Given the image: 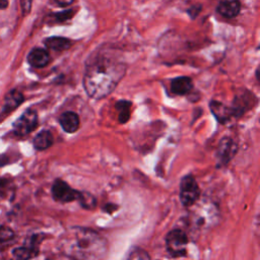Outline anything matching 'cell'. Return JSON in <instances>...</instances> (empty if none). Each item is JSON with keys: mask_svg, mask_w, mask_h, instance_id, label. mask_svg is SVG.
Wrapping results in <instances>:
<instances>
[{"mask_svg": "<svg viewBox=\"0 0 260 260\" xmlns=\"http://www.w3.org/2000/svg\"><path fill=\"white\" fill-rule=\"evenodd\" d=\"M210 109L213 112V114L217 117L219 121L223 123V121L229 120L231 116H235V112L233 109H230L222 104L216 103V102H211L210 103Z\"/></svg>", "mask_w": 260, "mask_h": 260, "instance_id": "15", "label": "cell"}, {"mask_svg": "<svg viewBox=\"0 0 260 260\" xmlns=\"http://www.w3.org/2000/svg\"><path fill=\"white\" fill-rule=\"evenodd\" d=\"M12 254L16 259H29L38 254V249L34 245L29 247H19L14 249Z\"/></svg>", "mask_w": 260, "mask_h": 260, "instance_id": "17", "label": "cell"}, {"mask_svg": "<svg viewBox=\"0 0 260 260\" xmlns=\"http://www.w3.org/2000/svg\"><path fill=\"white\" fill-rule=\"evenodd\" d=\"M13 238V232L7 226L0 225V242H6Z\"/></svg>", "mask_w": 260, "mask_h": 260, "instance_id": "21", "label": "cell"}, {"mask_svg": "<svg viewBox=\"0 0 260 260\" xmlns=\"http://www.w3.org/2000/svg\"><path fill=\"white\" fill-rule=\"evenodd\" d=\"M128 258L129 259H149V255L144 250L140 248H136L130 252Z\"/></svg>", "mask_w": 260, "mask_h": 260, "instance_id": "20", "label": "cell"}, {"mask_svg": "<svg viewBox=\"0 0 260 260\" xmlns=\"http://www.w3.org/2000/svg\"><path fill=\"white\" fill-rule=\"evenodd\" d=\"M27 62L32 67L42 68L50 62V55L45 49L34 48L27 55Z\"/></svg>", "mask_w": 260, "mask_h": 260, "instance_id": "9", "label": "cell"}, {"mask_svg": "<svg viewBox=\"0 0 260 260\" xmlns=\"http://www.w3.org/2000/svg\"><path fill=\"white\" fill-rule=\"evenodd\" d=\"M81 192L72 189L66 182L57 179L52 186V196L58 202H71L78 200Z\"/></svg>", "mask_w": 260, "mask_h": 260, "instance_id": "6", "label": "cell"}, {"mask_svg": "<svg viewBox=\"0 0 260 260\" xmlns=\"http://www.w3.org/2000/svg\"><path fill=\"white\" fill-rule=\"evenodd\" d=\"M23 100L24 98L20 91L16 89H12L11 91H9L8 94L5 96L4 107L0 114V118H2L3 116H7L11 111L15 110L23 102Z\"/></svg>", "mask_w": 260, "mask_h": 260, "instance_id": "8", "label": "cell"}, {"mask_svg": "<svg viewBox=\"0 0 260 260\" xmlns=\"http://www.w3.org/2000/svg\"><path fill=\"white\" fill-rule=\"evenodd\" d=\"M8 184H9L8 180L0 179V194H3L6 192V190L8 188Z\"/></svg>", "mask_w": 260, "mask_h": 260, "instance_id": "24", "label": "cell"}, {"mask_svg": "<svg viewBox=\"0 0 260 260\" xmlns=\"http://www.w3.org/2000/svg\"><path fill=\"white\" fill-rule=\"evenodd\" d=\"M237 151V145L236 143L230 139V138H224L220 141L218 145V157L220 162H228L236 153Z\"/></svg>", "mask_w": 260, "mask_h": 260, "instance_id": "11", "label": "cell"}, {"mask_svg": "<svg viewBox=\"0 0 260 260\" xmlns=\"http://www.w3.org/2000/svg\"><path fill=\"white\" fill-rule=\"evenodd\" d=\"M19 3H20L22 13L23 14H28L30 12V9H31L32 0H19Z\"/></svg>", "mask_w": 260, "mask_h": 260, "instance_id": "22", "label": "cell"}, {"mask_svg": "<svg viewBox=\"0 0 260 260\" xmlns=\"http://www.w3.org/2000/svg\"><path fill=\"white\" fill-rule=\"evenodd\" d=\"M44 44L51 50L65 51L71 47L72 42L64 37H50L44 40Z\"/></svg>", "mask_w": 260, "mask_h": 260, "instance_id": "13", "label": "cell"}, {"mask_svg": "<svg viewBox=\"0 0 260 260\" xmlns=\"http://www.w3.org/2000/svg\"><path fill=\"white\" fill-rule=\"evenodd\" d=\"M125 72V63L113 52L106 49L96 51L86 64L83 76L85 92L96 100L109 95L123 78Z\"/></svg>", "mask_w": 260, "mask_h": 260, "instance_id": "1", "label": "cell"}, {"mask_svg": "<svg viewBox=\"0 0 260 260\" xmlns=\"http://www.w3.org/2000/svg\"><path fill=\"white\" fill-rule=\"evenodd\" d=\"M187 235L179 229L171 231L166 237V247L173 257H182L187 253Z\"/></svg>", "mask_w": 260, "mask_h": 260, "instance_id": "3", "label": "cell"}, {"mask_svg": "<svg viewBox=\"0 0 260 260\" xmlns=\"http://www.w3.org/2000/svg\"><path fill=\"white\" fill-rule=\"evenodd\" d=\"M8 6V0H0V9H5Z\"/></svg>", "mask_w": 260, "mask_h": 260, "instance_id": "26", "label": "cell"}, {"mask_svg": "<svg viewBox=\"0 0 260 260\" xmlns=\"http://www.w3.org/2000/svg\"><path fill=\"white\" fill-rule=\"evenodd\" d=\"M193 87L192 79L188 76L176 77L171 81V90L175 94L183 95L188 93Z\"/></svg>", "mask_w": 260, "mask_h": 260, "instance_id": "12", "label": "cell"}, {"mask_svg": "<svg viewBox=\"0 0 260 260\" xmlns=\"http://www.w3.org/2000/svg\"><path fill=\"white\" fill-rule=\"evenodd\" d=\"M130 106L131 104L127 101H119L116 104V109L119 112V122L126 123L130 118Z\"/></svg>", "mask_w": 260, "mask_h": 260, "instance_id": "18", "label": "cell"}, {"mask_svg": "<svg viewBox=\"0 0 260 260\" xmlns=\"http://www.w3.org/2000/svg\"><path fill=\"white\" fill-rule=\"evenodd\" d=\"M59 123L67 133H73L79 128V117L74 112H65L59 117Z\"/></svg>", "mask_w": 260, "mask_h": 260, "instance_id": "10", "label": "cell"}, {"mask_svg": "<svg viewBox=\"0 0 260 260\" xmlns=\"http://www.w3.org/2000/svg\"><path fill=\"white\" fill-rule=\"evenodd\" d=\"M240 0H220L216 6V12L224 18H234L241 11Z\"/></svg>", "mask_w": 260, "mask_h": 260, "instance_id": "7", "label": "cell"}, {"mask_svg": "<svg viewBox=\"0 0 260 260\" xmlns=\"http://www.w3.org/2000/svg\"><path fill=\"white\" fill-rule=\"evenodd\" d=\"M9 159L6 154H0V167H3L4 165L8 164Z\"/></svg>", "mask_w": 260, "mask_h": 260, "instance_id": "25", "label": "cell"}, {"mask_svg": "<svg viewBox=\"0 0 260 260\" xmlns=\"http://www.w3.org/2000/svg\"><path fill=\"white\" fill-rule=\"evenodd\" d=\"M38 126V115L34 110H26L13 124V131L17 136L29 134Z\"/></svg>", "mask_w": 260, "mask_h": 260, "instance_id": "5", "label": "cell"}, {"mask_svg": "<svg viewBox=\"0 0 260 260\" xmlns=\"http://www.w3.org/2000/svg\"><path fill=\"white\" fill-rule=\"evenodd\" d=\"M78 201L80 202L81 206L83 208H86V209H91V208H93L95 206V200H94L93 196L91 194H89V193L81 192Z\"/></svg>", "mask_w": 260, "mask_h": 260, "instance_id": "19", "label": "cell"}, {"mask_svg": "<svg viewBox=\"0 0 260 260\" xmlns=\"http://www.w3.org/2000/svg\"><path fill=\"white\" fill-rule=\"evenodd\" d=\"M200 196V189L192 175L184 176L180 183V200L184 206H192Z\"/></svg>", "mask_w": 260, "mask_h": 260, "instance_id": "4", "label": "cell"}, {"mask_svg": "<svg viewBox=\"0 0 260 260\" xmlns=\"http://www.w3.org/2000/svg\"><path fill=\"white\" fill-rule=\"evenodd\" d=\"M63 253L75 259H99L107 254V241L96 232L75 226L69 229L62 241Z\"/></svg>", "mask_w": 260, "mask_h": 260, "instance_id": "2", "label": "cell"}, {"mask_svg": "<svg viewBox=\"0 0 260 260\" xmlns=\"http://www.w3.org/2000/svg\"><path fill=\"white\" fill-rule=\"evenodd\" d=\"M75 14V9H65L60 12H55L49 15V21L53 23H63L67 20H70Z\"/></svg>", "mask_w": 260, "mask_h": 260, "instance_id": "16", "label": "cell"}, {"mask_svg": "<svg viewBox=\"0 0 260 260\" xmlns=\"http://www.w3.org/2000/svg\"><path fill=\"white\" fill-rule=\"evenodd\" d=\"M52 2L55 5H57L58 7L65 8V7L69 6V5H71L74 2V0H52Z\"/></svg>", "mask_w": 260, "mask_h": 260, "instance_id": "23", "label": "cell"}, {"mask_svg": "<svg viewBox=\"0 0 260 260\" xmlns=\"http://www.w3.org/2000/svg\"><path fill=\"white\" fill-rule=\"evenodd\" d=\"M53 141L52 133L49 130H43L34 138V146L38 150H44L49 148L53 144Z\"/></svg>", "mask_w": 260, "mask_h": 260, "instance_id": "14", "label": "cell"}]
</instances>
